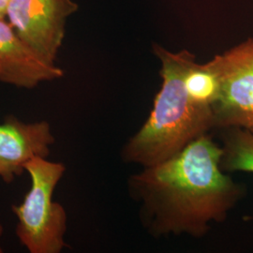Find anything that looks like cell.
Masks as SVG:
<instances>
[{
    "label": "cell",
    "instance_id": "52a82bcc",
    "mask_svg": "<svg viewBox=\"0 0 253 253\" xmlns=\"http://www.w3.org/2000/svg\"><path fill=\"white\" fill-rule=\"evenodd\" d=\"M63 76L62 69L42 57L19 37L6 18H0V83L34 88L42 82Z\"/></svg>",
    "mask_w": 253,
    "mask_h": 253
},
{
    "label": "cell",
    "instance_id": "3957f363",
    "mask_svg": "<svg viewBox=\"0 0 253 253\" xmlns=\"http://www.w3.org/2000/svg\"><path fill=\"white\" fill-rule=\"evenodd\" d=\"M31 187L12 211L17 217L16 235L30 253H59L66 247L67 214L65 208L53 201V193L63 177V163L37 157L25 166Z\"/></svg>",
    "mask_w": 253,
    "mask_h": 253
},
{
    "label": "cell",
    "instance_id": "5b68a950",
    "mask_svg": "<svg viewBox=\"0 0 253 253\" xmlns=\"http://www.w3.org/2000/svg\"><path fill=\"white\" fill-rule=\"evenodd\" d=\"M78 9L73 0H9L5 18L27 44L55 63L67 20Z\"/></svg>",
    "mask_w": 253,
    "mask_h": 253
},
{
    "label": "cell",
    "instance_id": "8992f818",
    "mask_svg": "<svg viewBox=\"0 0 253 253\" xmlns=\"http://www.w3.org/2000/svg\"><path fill=\"white\" fill-rule=\"evenodd\" d=\"M54 142L47 121L24 122L8 116L0 123V178L7 184L13 182L30 160L47 158Z\"/></svg>",
    "mask_w": 253,
    "mask_h": 253
},
{
    "label": "cell",
    "instance_id": "7c38bea8",
    "mask_svg": "<svg viewBox=\"0 0 253 253\" xmlns=\"http://www.w3.org/2000/svg\"><path fill=\"white\" fill-rule=\"evenodd\" d=\"M250 129H251V130H252V131L253 132V126L252 127V128H250Z\"/></svg>",
    "mask_w": 253,
    "mask_h": 253
},
{
    "label": "cell",
    "instance_id": "6da1fadb",
    "mask_svg": "<svg viewBox=\"0 0 253 253\" xmlns=\"http://www.w3.org/2000/svg\"><path fill=\"white\" fill-rule=\"evenodd\" d=\"M220 157V145L208 133L129 177L128 191L140 204V218L150 235L200 238L213 223L226 220L246 190L223 172Z\"/></svg>",
    "mask_w": 253,
    "mask_h": 253
},
{
    "label": "cell",
    "instance_id": "30bf717a",
    "mask_svg": "<svg viewBox=\"0 0 253 253\" xmlns=\"http://www.w3.org/2000/svg\"><path fill=\"white\" fill-rule=\"evenodd\" d=\"M9 2V0H0V18H5L6 9Z\"/></svg>",
    "mask_w": 253,
    "mask_h": 253
},
{
    "label": "cell",
    "instance_id": "7a4b0ae2",
    "mask_svg": "<svg viewBox=\"0 0 253 253\" xmlns=\"http://www.w3.org/2000/svg\"><path fill=\"white\" fill-rule=\"evenodd\" d=\"M153 51L162 64V87L145 124L121 151L125 163L143 168L169 160L200 136L216 129L213 109L195 104L186 87L195 54L188 50L174 53L159 44H154Z\"/></svg>",
    "mask_w": 253,
    "mask_h": 253
},
{
    "label": "cell",
    "instance_id": "277c9868",
    "mask_svg": "<svg viewBox=\"0 0 253 253\" xmlns=\"http://www.w3.org/2000/svg\"><path fill=\"white\" fill-rule=\"evenodd\" d=\"M219 92L213 112L216 129L253 126V38L208 62Z\"/></svg>",
    "mask_w": 253,
    "mask_h": 253
},
{
    "label": "cell",
    "instance_id": "8fae6325",
    "mask_svg": "<svg viewBox=\"0 0 253 253\" xmlns=\"http://www.w3.org/2000/svg\"><path fill=\"white\" fill-rule=\"evenodd\" d=\"M3 231H4V229H3V226L0 224V237L2 236L3 235ZM3 251H2V249H1V247H0V253H2Z\"/></svg>",
    "mask_w": 253,
    "mask_h": 253
},
{
    "label": "cell",
    "instance_id": "ba28073f",
    "mask_svg": "<svg viewBox=\"0 0 253 253\" xmlns=\"http://www.w3.org/2000/svg\"><path fill=\"white\" fill-rule=\"evenodd\" d=\"M220 130V168L223 172H253V131L242 126H228Z\"/></svg>",
    "mask_w": 253,
    "mask_h": 253
},
{
    "label": "cell",
    "instance_id": "9c48e42d",
    "mask_svg": "<svg viewBox=\"0 0 253 253\" xmlns=\"http://www.w3.org/2000/svg\"><path fill=\"white\" fill-rule=\"evenodd\" d=\"M186 87L195 104L213 109L218 97L219 85L216 74L208 62H196L190 68L186 76Z\"/></svg>",
    "mask_w": 253,
    "mask_h": 253
}]
</instances>
